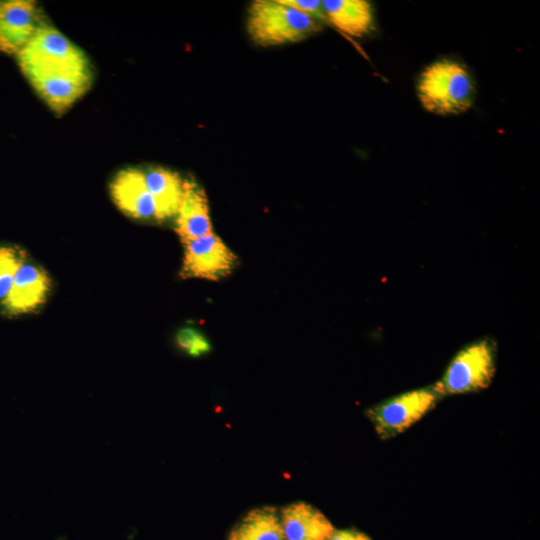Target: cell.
<instances>
[{
    "label": "cell",
    "mask_w": 540,
    "mask_h": 540,
    "mask_svg": "<svg viewBox=\"0 0 540 540\" xmlns=\"http://www.w3.org/2000/svg\"><path fill=\"white\" fill-rule=\"evenodd\" d=\"M474 79L461 62L441 59L427 66L417 84V95L425 110L447 116L466 112L474 103Z\"/></svg>",
    "instance_id": "cell-1"
},
{
    "label": "cell",
    "mask_w": 540,
    "mask_h": 540,
    "mask_svg": "<svg viewBox=\"0 0 540 540\" xmlns=\"http://www.w3.org/2000/svg\"><path fill=\"white\" fill-rule=\"evenodd\" d=\"M246 30L253 43L269 47L302 41L320 32L322 24L279 0H255L247 10Z\"/></svg>",
    "instance_id": "cell-2"
},
{
    "label": "cell",
    "mask_w": 540,
    "mask_h": 540,
    "mask_svg": "<svg viewBox=\"0 0 540 540\" xmlns=\"http://www.w3.org/2000/svg\"><path fill=\"white\" fill-rule=\"evenodd\" d=\"M17 59L27 79L54 73H92L85 53L45 23L17 53Z\"/></svg>",
    "instance_id": "cell-3"
},
{
    "label": "cell",
    "mask_w": 540,
    "mask_h": 540,
    "mask_svg": "<svg viewBox=\"0 0 540 540\" xmlns=\"http://www.w3.org/2000/svg\"><path fill=\"white\" fill-rule=\"evenodd\" d=\"M494 373L495 346L483 339L460 350L431 388L440 397L479 391L489 386Z\"/></svg>",
    "instance_id": "cell-4"
},
{
    "label": "cell",
    "mask_w": 540,
    "mask_h": 540,
    "mask_svg": "<svg viewBox=\"0 0 540 540\" xmlns=\"http://www.w3.org/2000/svg\"><path fill=\"white\" fill-rule=\"evenodd\" d=\"M441 397L430 387L393 397L367 411L376 433L388 439L402 433L431 410Z\"/></svg>",
    "instance_id": "cell-5"
},
{
    "label": "cell",
    "mask_w": 540,
    "mask_h": 540,
    "mask_svg": "<svg viewBox=\"0 0 540 540\" xmlns=\"http://www.w3.org/2000/svg\"><path fill=\"white\" fill-rule=\"evenodd\" d=\"M182 244L184 258L180 277L183 279L217 281L228 276L237 264V256L213 232Z\"/></svg>",
    "instance_id": "cell-6"
},
{
    "label": "cell",
    "mask_w": 540,
    "mask_h": 540,
    "mask_svg": "<svg viewBox=\"0 0 540 540\" xmlns=\"http://www.w3.org/2000/svg\"><path fill=\"white\" fill-rule=\"evenodd\" d=\"M52 282L40 266L26 262L17 271L12 286L1 303L4 313L17 316L41 308L51 292Z\"/></svg>",
    "instance_id": "cell-7"
},
{
    "label": "cell",
    "mask_w": 540,
    "mask_h": 540,
    "mask_svg": "<svg viewBox=\"0 0 540 540\" xmlns=\"http://www.w3.org/2000/svg\"><path fill=\"white\" fill-rule=\"evenodd\" d=\"M42 23L35 1H0V52L17 54Z\"/></svg>",
    "instance_id": "cell-8"
},
{
    "label": "cell",
    "mask_w": 540,
    "mask_h": 540,
    "mask_svg": "<svg viewBox=\"0 0 540 540\" xmlns=\"http://www.w3.org/2000/svg\"><path fill=\"white\" fill-rule=\"evenodd\" d=\"M110 192L117 207L126 215L139 220H157L155 201L146 186L143 171L135 168L120 171L110 183Z\"/></svg>",
    "instance_id": "cell-9"
},
{
    "label": "cell",
    "mask_w": 540,
    "mask_h": 540,
    "mask_svg": "<svg viewBox=\"0 0 540 540\" xmlns=\"http://www.w3.org/2000/svg\"><path fill=\"white\" fill-rule=\"evenodd\" d=\"M205 190L194 179H184L182 198L176 213L175 232L182 243L212 231Z\"/></svg>",
    "instance_id": "cell-10"
},
{
    "label": "cell",
    "mask_w": 540,
    "mask_h": 540,
    "mask_svg": "<svg viewBox=\"0 0 540 540\" xmlns=\"http://www.w3.org/2000/svg\"><path fill=\"white\" fill-rule=\"evenodd\" d=\"M28 80L46 104L61 115L90 88L92 73H54Z\"/></svg>",
    "instance_id": "cell-11"
},
{
    "label": "cell",
    "mask_w": 540,
    "mask_h": 540,
    "mask_svg": "<svg viewBox=\"0 0 540 540\" xmlns=\"http://www.w3.org/2000/svg\"><path fill=\"white\" fill-rule=\"evenodd\" d=\"M279 517L284 540H328L335 530L318 509L305 502L285 506Z\"/></svg>",
    "instance_id": "cell-12"
},
{
    "label": "cell",
    "mask_w": 540,
    "mask_h": 540,
    "mask_svg": "<svg viewBox=\"0 0 540 540\" xmlns=\"http://www.w3.org/2000/svg\"><path fill=\"white\" fill-rule=\"evenodd\" d=\"M327 21L343 33L363 37L373 27V8L365 0H323Z\"/></svg>",
    "instance_id": "cell-13"
},
{
    "label": "cell",
    "mask_w": 540,
    "mask_h": 540,
    "mask_svg": "<svg viewBox=\"0 0 540 540\" xmlns=\"http://www.w3.org/2000/svg\"><path fill=\"white\" fill-rule=\"evenodd\" d=\"M146 186L156 205V219L165 220L175 216L182 198L184 179L174 171L163 167L143 172Z\"/></svg>",
    "instance_id": "cell-14"
},
{
    "label": "cell",
    "mask_w": 540,
    "mask_h": 540,
    "mask_svg": "<svg viewBox=\"0 0 540 540\" xmlns=\"http://www.w3.org/2000/svg\"><path fill=\"white\" fill-rule=\"evenodd\" d=\"M227 540H284L277 510L269 506L251 510L234 526Z\"/></svg>",
    "instance_id": "cell-15"
},
{
    "label": "cell",
    "mask_w": 540,
    "mask_h": 540,
    "mask_svg": "<svg viewBox=\"0 0 540 540\" xmlns=\"http://www.w3.org/2000/svg\"><path fill=\"white\" fill-rule=\"evenodd\" d=\"M26 260L27 253L22 248L0 245V303L6 298L17 271Z\"/></svg>",
    "instance_id": "cell-16"
},
{
    "label": "cell",
    "mask_w": 540,
    "mask_h": 540,
    "mask_svg": "<svg viewBox=\"0 0 540 540\" xmlns=\"http://www.w3.org/2000/svg\"><path fill=\"white\" fill-rule=\"evenodd\" d=\"M176 343L180 349L189 355L198 357L210 350L207 339L193 328H182L176 335Z\"/></svg>",
    "instance_id": "cell-17"
},
{
    "label": "cell",
    "mask_w": 540,
    "mask_h": 540,
    "mask_svg": "<svg viewBox=\"0 0 540 540\" xmlns=\"http://www.w3.org/2000/svg\"><path fill=\"white\" fill-rule=\"evenodd\" d=\"M281 3L322 23L328 22L320 0H279Z\"/></svg>",
    "instance_id": "cell-18"
},
{
    "label": "cell",
    "mask_w": 540,
    "mask_h": 540,
    "mask_svg": "<svg viewBox=\"0 0 540 540\" xmlns=\"http://www.w3.org/2000/svg\"><path fill=\"white\" fill-rule=\"evenodd\" d=\"M328 540H371L366 534L355 530H334Z\"/></svg>",
    "instance_id": "cell-19"
}]
</instances>
